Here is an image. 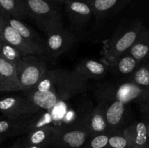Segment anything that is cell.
Here are the masks:
<instances>
[{
  "instance_id": "1",
  "label": "cell",
  "mask_w": 149,
  "mask_h": 148,
  "mask_svg": "<svg viewBox=\"0 0 149 148\" xmlns=\"http://www.w3.org/2000/svg\"><path fill=\"white\" fill-rule=\"evenodd\" d=\"M27 16L34 20L47 35L64 29L62 15L53 2L47 0H23Z\"/></svg>"
},
{
  "instance_id": "2",
  "label": "cell",
  "mask_w": 149,
  "mask_h": 148,
  "mask_svg": "<svg viewBox=\"0 0 149 148\" xmlns=\"http://www.w3.org/2000/svg\"><path fill=\"white\" fill-rule=\"evenodd\" d=\"M97 100H118L127 104L130 102L142 103L149 100V89L127 81L122 84H100L95 91Z\"/></svg>"
},
{
  "instance_id": "3",
  "label": "cell",
  "mask_w": 149,
  "mask_h": 148,
  "mask_svg": "<svg viewBox=\"0 0 149 148\" xmlns=\"http://www.w3.org/2000/svg\"><path fill=\"white\" fill-rule=\"evenodd\" d=\"M143 24L141 21H135L122 33L113 36L106 41L102 51L101 61L109 65L116 59L126 53L132 46L143 29Z\"/></svg>"
},
{
  "instance_id": "4",
  "label": "cell",
  "mask_w": 149,
  "mask_h": 148,
  "mask_svg": "<svg viewBox=\"0 0 149 148\" xmlns=\"http://www.w3.org/2000/svg\"><path fill=\"white\" fill-rule=\"evenodd\" d=\"M88 81L74 69L57 68L51 91L58 96L59 102L65 101L85 91L88 88Z\"/></svg>"
},
{
  "instance_id": "5",
  "label": "cell",
  "mask_w": 149,
  "mask_h": 148,
  "mask_svg": "<svg viewBox=\"0 0 149 148\" xmlns=\"http://www.w3.org/2000/svg\"><path fill=\"white\" fill-rule=\"evenodd\" d=\"M47 68L45 59L35 54L22 57L20 65L16 68L21 91L33 88Z\"/></svg>"
},
{
  "instance_id": "6",
  "label": "cell",
  "mask_w": 149,
  "mask_h": 148,
  "mask_svg": "<svg viewBox=\"0 0 149 148\" xmlns=\"http://www.w3.org/2000/svg\"><path fill=\"white\" fill-rule=\"evenodd\" d=\"M39 110L22 94L0 99V112L12 121L23 123Z\"/></svg>"
},
{
  "instance_id": "7",
  "label": "cell",
  "mask_w": 149,
  "mask_h": 148,
  "mask_svg": "<svg viewBox=\"0 0 149 148\" xmlns=\"http://www.w3.org/2000/svg\"><path fill=\"white\" fill-rule=\"evenodd\" d=\"M1 12L4 20L20 33L28 44L33 49L36 55L43 59L47 57L46 40L42 39L33 29L26 26L20 20L13 17L3 10Z\"/></svg>"
},
{
  "instance_id": "8",
  "label": "cell",
  "mask_w": 149,
  "mask_h": 148,
  "mask_svg": "<svg viewBox=\"0 0 149 148\" xmlns=\"http://www.w3.org/2000/svg\"><path fill=\"white\" fill-rule=\"evenodd\" d=\"M47 36V57L51 59H56L61 55L68 52L77 41L74 32L68 29H63Z\"/></svg>"
},
{
  "instance_id": "9",
  "label": "cell",
  "mask_w": 149,
  "mask_h": 148,
  "mask_svg": "<svg viewBox=\"0 0 149 148\" xmlns=\"http://www.w3.org/2000/svg\"><path fill=\"white\" fill-rule=\"evenodd\" d=\"M89 138L87 131L81 128L55 129L49 148H81Z\"/></svg>"
},
{
  "instance_id": "10",
  "label": "cell",
  "mask_w": 149,
  "mask_h": 148,
  "mask_svg": "<svg viewBox=\"0 0 149 148\" xmlns=\"http://www.w3.org/2000/svg\"><path fill=\"white\" fill-rule=\"evenodd\" d=\"M104 104L105 117L108 130L122 131L127 115V104L118 100H99Z\"/></svg>"
},
{
  "instance_id": "11",
  "label": "cell",
  "mask_w": 149,
  "mask_h": 148,
  "mask_svg": "<svg viewBox=\"0 0 149 148\" xmlns=\"http://www.w3.org/2000/svg\"><path fill=\"white\" fill-rule=\"evenodd\" d=\"M64 4L71 23L79 30L83 28L93 15V9L88 2L68 0Z\"/></svg>"
},
{
  "instance_id": "12",
  "label": "cell",
  "mask_w": 149,
  "mask_h": 148,
  "mask_svg": "<svg viewBox=\"0 0 149 148\" xmlns=\"http://www.w3.org/2000/svg\"><path fill=\"white\" fill-rule=\"evenodd\" d=\"M0 11V39L14 46L20 52L22 56L35 54L33 49L20 36V33L4 20Z\"/></svg>"
},
{
  "instance_id": "13",
  "label": "cell",
  "mask_w": 149,
  "mask_h": 148,
  "mask_svg": "<svg viewBox=\"0 0 149 148\" xmlns=\"http://www.w3.org/2000/svg\"><path fill=\"white\" fill-rule=\"evenodd\" d=\"M83 127L88 133L90 138L109 131L103 102L98 101L97 106L89 111L84 119Z\"/></svg>"
},
{
  "instance_id": "14",
  "label": "cell",
  "mask_w": 149,
  "mask_h": 148,
  "mask_svg": "<svg viewBox=\"0 0 149 148\" xmlns=\"http://www.w3.org/2000/svg\"><path fill=\"white\" fill-rule=\"evenodd\" d=\"M22 94L40 110H52L59 102L58 96L52 91H42L31 88L23 91Z\"/></svg>"
},
{
  "instance_id": "15",
  "label": "cell",
  "mask_w": 149,
  "mask_h": 148,
  "mask_svg": "<svg viewBox=\"0 0 149 148\" xmlns=\"http://www.w3.org/2000/svg\"><path fill=\"white\" fill-rule=\"evenodd\" d=\"M128 139L130 148H149L146 121H138L129 125L122 130Z\"/></svg>"
},
{
  "instance_id": "16",
  "label": "cell",
  "mask_w": 149,
  "mask_h": 148,
  "mask_svg": "<svg viewBox=\"0 0 149 148\" xmlns=\"http://www.w3.org/2000/svg\"><path fill=\"white\" fill-rule=\"evenodd\" d=\"M109 65L103 61L84 59L76 65L75 70L86 79H100L107 73Z\"/></svg>"
},
{
  "instance_id": "17",
  "label": "cell",
  "mask_w": 149,
  "mask_h": 148,
  "mask_svg": "<svg viewBox=\"0 0 149 148\" xmlns=\"http://www.w3.org/2000/svg\"><path fill=\"white\" fill-rule=\"evenodd\" d=\"M54 117L51 110H41L20 123L19 135L27 134L33 131L47 126H53Z\"/></svg>"
},
{
  "instance_id": "18",
  "label": "cell",
  "mask_w": 149,
  "mask_h": 148,
  "mask_svg": "<svg viewBox=\"0 0 149 148\" xmlns=\"http://www.w3.org/2000/svg\"><path fill=\"white\" fill-rule=\"evenodd\" d=\"M0 81L8 91H21L15 66L0 56Z\"/></svg>"
},
{
  "instance_id": "19",
  "label": "cell",
  "mask_w": 149,
  "mask_h": 148,
  "mask_svg": "<svg viewBox=\"0 0 149 148\" xmlns=\"http://www.w3.org/2000/svg\"><path fill=\"white\" fill-rule=\"evenodd\" d=\"M131 0H92L88 2L92 7L93 15L97 18L102 19L115 12Z\"/></svg>"
},
{
  "instance_id": "20",
  "label": "cell",
  "mask_w": 149,
  "mask_h": 148,
  "mask_svg": "<svg viewBox=\"0 0 149 148\" xmlns=\"http://www.w3.org/2000/svg\"><path fill=\"white\" fill-rule=\"evenodd\" d=\"M141 64V62L126 52L116 59L113 63L110 64L109 67H110L114 75H127L129 77Z\"/></svg>"
},
{
  "instance_id": "21",
  "label": "cell",
  "mask_w": 149,
  "mask_h": 148,
  "mask_svg": "<svg viewBox=\"0 0 149 148\" xmlns=\"http://www.w3.org/2000/svg\"><path fill=\"white\" fill-rule=\"evenodd\" d=\"M54 133H55V128L53 126H47L36 129L27 133L24 137L22 138V145H33L47 144L50 145Z\"/></svg>"
},
{
  "instance_id": "22",
  "label": "cell",
  "mask_w": 149,
  "mask_h": 148,
  "mask_svg": "<svg viewBox=\"0 0 149 148\" xmlns=\"http://www.w3.org/2000/svg\"><path fill=\"white\" fill-rule=\"evenodd\" d=\"M127 53L141 62L149 60V30L143 29Z\"/></svg>"
},
{
  "instance_id": "23",
  "label": "cell",
  "mask_w": 149,
  "mask_h": 148,
  "mask_svg": "<svg viewBox=\"0 0 149 148\" xmlns=\"http://www.w3.org/2000/svg\"><path fill=\"white\" fill-rule=\"evenodd\" d=\"M0 6L4 11L18 20L27 16L23 0H0Z\"/></svg>"
},
{
  "instance_id": "24",
  "label": "cell",
  "mask_w": 149,
  "mask_h": 148,
  "mask_svg": "<svg viewBox=\"0 0 149 148\" xmlns=\"http://www.w3.org/2000/svg\"><path fill=\"white\" fill-rule=\"evenodd\" d=\"M149 89V60L141 62L138 68L128 77V81Z\"/></svg>"
},
{
  "instance_id": "25",
  "label": "cell",
  "mask_w": 149,
  "mask_h": 148,
  "mask_svg": "<svg viewBox=\"0 0 149 148\" xmlns=\"http://www.w3.org/2000/svg\"><path fill=\"white\" fill-rule=\"evenodd\" d=\"M0 56L13 63L15 68L18 67L21 62L22 55L16 48L0 39Z\"/></svg>"
},
{
  "instance_id": "26",
  "label": "cell",
  "mask_w": 149,
  "mask_h": 148,
  "mask_svg": "<svg viewBox=\"0 0 149 148\" xmlns=\"http://www.w3.org/2000/svg\"><path fill=\"white\" fill-rule=\"evenodd\" d=\"M106 148H130V145L122 131L111 133Z\"/></svg>"
},
{
  "instance_id": "27",
  "label": "cell",
  "mask_w": 149,
  "mask_h": 148,
  "mask_svg": "<svg viewBox=\"0 0 149 148\" xmlns=\"http://www.w3.org/2000/svg\"><path fill=\"white\" fill-rule=\"evenodd\" d=\"M20 123L12 121L9 119L0 120V135H5L8 136L19 135Z\"/></svg>"
},
{
  "instance_id": "28",
  "label": "cell",
  "mask_w": 149,
  "mask_h": 148,
  "mask_svg": "<svg viewBox=\"0 0 149 148\" xmlns=\"http://www.w3.org/2000/svg\"><path fill=\"white\" fill-rule=\"evenodd\" d=\"M112 132L111 131L99 133L96 136L89 138L90 140L87 142L84 148H106L109 142V136Z\"/></svg>"
},
{
  "instance_id": "29",
  "label": "cell",
  "mask_w": 149,
  "mask_h": 148,
  "mask_svg": "<svg viewBox=\"0 0 149 148\" xmlns=\"http://www.w3.org/2000/svg\"><path fill=\"white\" fill-rule=\"evenodd\" d=\"M141 111L143 113L146 118H149V100L141 104Z\"/></svg>"
},
{
  "instance_id": "30",
  "label": "cell",
  "mask_w": 149,
  "mask_h": 148,
  "mask_svg": "<svg viewBox=\"0 0 149 148\" xmlns=\"http://www.w3.org/2000/svg\"><path fill=\"white\" fill-rule=\"evenodd\" d=\"M49 147H50V145H47V144H44V145H22V148H49Z\"/></svg>"
},
{
  "instance_id": "31",
  "label": "cell",
  "mask_w": 149,
  "mask_h": 148,
  "mask_svg": "<svg viewBox=\"0 0 149 148\" xmlns=\"http://www.w3.org/2000/svg\"><path fill=\"white\" fill-rule=\"evenodd\" d=\"M10 148H22L21 139H19L17 142H15L14 145H13Z\"/></svg>"
},
{
  "instance_id": "32",
  "label": "cell",
  "mask_w": 149,
  "mask_h": 148,
  "mask_svg": "<svg viewBox=\"0 0 149 148\" xmlns=\"http://www.w3.org/2000/svg\"><path fill=\"white\" fill-rule=\"evenodd\" d=\"M5 91H8V90L7 87L4 85V84L0 81V92H5Z\"/></svg>"
},
{
  "instance_id": "33",
  "label": "cell",
  "mask_w": 149,
  "mask_h": 148,
  "mask_svg": "<svg viewBox=\"0 0 149 148\" xmlns=\"http://www.w3.org/2000/svg\"><path fill=\"white\" fill-rule=\"evenodd\" d=\"M146 129H147V135H148V141H149V118H146Z\"/></svg>"
},
{
  "instance_id": "34",
  "label": "cell",
  "mask_w": 149,
  "mask_h": 148,
  "mask_svg": "<svg viewBox=\"0 0 149 148\" xmlns=\"http://www.w3.org/2000/svg\"><path fill=\"white\" fill-rule=\"evenodd\" d=\"M47 1H51V2H57V3H65L68 0H47Z\"/></svg>"
},
{
  "instance_id": "35",
  "label": "cell",
  "mask_w": 149,
  "mask_h": 148,
  "mask_svg": "<svg viewBox=\"0 0 149 148\" xmlns=\"http://www.w3.org/2000/svg\"><path fill=\"white\" fill-rule=\"evenodd\" d=\"M7 137V136H5V135H0V143H1V142H2L3 141H4Z\"/></svg>"
},
{
  "instance_id": "36",
  "label": "cell",
  "mask_w": 149,
  "mask_h": 148,
  "mask_svg": "<svg viewBox=\"0 0 149 148\" xmlns=\"http://www.w3.org/2000/svg\"><path fill=\"white\" fill-rule=\"evenodd\" d=\"M74 1H84V2H90L92 0H74Z\"/></svg>"
},
{
  "instance_id": "37",
  "label": "cell",
  "mask_w": 149,
  "mask_h": 148,
  "mask_svg": "<svg viewBox=\"0 0 149 148\" xmlns=\"http://www.w3.org/2000/svg\"><path fill=\"white\" fill-rule=\"evenodd\" d=\"M3 118V116L2 115H0V120H1V119Z\"/></svg>"
},
{
  "instance_id": "38",
  "label": "cell",
  "mask_w": 149,
  "mask_h": 148,
  "mask_svg": "<svg viewBox=\"0 0 149 148\" xmlns=\"http://www.w3.org/2000/svg\"><path fill=\"white\" fill-rule=\"evenodd\" d=\"M2 10V9H1V6H0V11H1V10Z\"/></svg>"
}]
</instances>
